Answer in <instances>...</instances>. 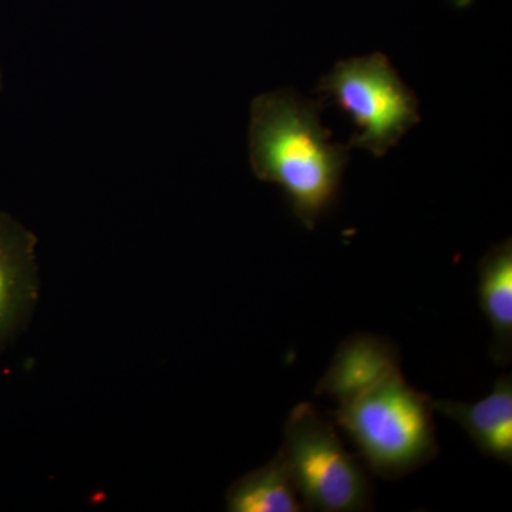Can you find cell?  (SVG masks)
Segmentation results:
<instances>
[{
	"label": "cell",
	"instance_id": "obj_7",
	"mask_svg": "<svg viewBox=\"0 0 512 512\" xmlns=\"http://www.w3.org/2000/svg\"><path fill=\"white\" fill-rule=\"evenodd\" d=\"M434 412L456 421L484 456L512 464V379L503 375L476 403L433 400Z\"/></svg>",
	"mask_w": 512,
	"mask_h": 512
},
{
	"label": "cell",
	"instance_id": "obj_5",
	"mask_svg": "<svg viewBox=\"0 0 512 512\" xmlns=\"http://www.w3.org/2000/svg\"><path fill=\"white\" fill-rule=\"evenodd\" d=\"M36 244L32 232L0 211V355L28 326L39 301Z\"/></svg>",
	"mask_w": 512,
	"mask_h": 512
},
{
	"label": "cell",
	"instance_id": "obj_4",
	"mask_svg": "<svg viewBox=\"0 0 512 512\" xmlns=\"http://www.w3.org/2000/svg\"><path fill=\"white\" fill-rule=\"evenodd\" d=\"M281 453L306 510L360 512L372 508L365 471L346 450L335 427L309 403L293 407Z\"/></svg>",
	"mask_w": 512,
	"mask_h": 512
},
{
	"label": "cell",
	"instance_id": "obj_9",
	"mask_svg": "<svg viewBox=\"0 0 512 512\" xmlns=\"http://www.w3.org/2000/svg\"><path fill=\"white\" fill-rule=\"evenodd\" d=\"M231 512H301V500L281 450L264 466L249 471L231 484L225 495Z\"/></svg>",
	"mask_w": 512,
	"mask_h": 512
},
{
	"label": "cell",
	"instance_id": "obj_1",
	"mask_svg": "<svg viewBox=\"0 0 512 512\" xmlns=\"http://www.w3.org/2000/svg\"><path fill=\"white\" fill-rule=\"evenodd\" d=\"M319 103L285 89L256 97L251 107L249 160L265 183L279 185L306 228L332 207L349 161L348 144H333Z\"/></svg>",
	"mask_w": 512,
	"mask_h": 512
},
{
	"label": "cell",
	"instance_id": "obj_2",
	"mask_svg": "<svg viewBox=\"0 0 512 512\" xmlns=\"http://www.w3.org/2000/svg\"><path fill=\"white\" fill-rule=\"evenodd\" d=\"M433 413V400L397 372L340 403L335 420L377 476L399 480L439 454Z\"/></svg>",
	"mask_w": 512,
	"mask_h": 512
},
{
	"label": "cell",
	"instance_id": "obj_6",
	"mask_svg": "<svg viewBox=\"0 0 512 512\" xmlns=\"http://www.w3.org/2000/svg\"><path fill=\"white\" fill-rule=\"evenodd\" d=\"M397 372L402 367L393 342L372 333H356L340 343L315 392L345 403Z\"/></svg>",
	"mask_w": 512,
	"mask_h": 512
},
{
	"label": "cell",
	"instance_id": "obj_8",
	"mask_svg": "<svg viewBox=\"0 0 512 512\" xmlns=\"http://www.w3.org/2000/svg\"><path fill=\"white\" fill-rule=\"evenodd\" d=\"M478 301L490 323L491 357L510 365L512 356V244L505 239L478 262Z\"/></svg>",
	"mask_w": 512,
	"mask_h": 512
},
{
	"label": "cell",
	"instance_id": "obj_3",
	"mask_svg": "<svg viewBox=\"0 0 512 512\" xmlns=\"http://www.w3.org/2000/svg\"><path fill=\"white\" fill-rule=\"evenodd\" d=\"M328 100L352 117L360 133L348 146L383 157L420 123L419 99L383 53L340 60L318 84Z\"/></svg>",
	"mask_w": 512,
	"mask_h": 512
}]
</instances>
